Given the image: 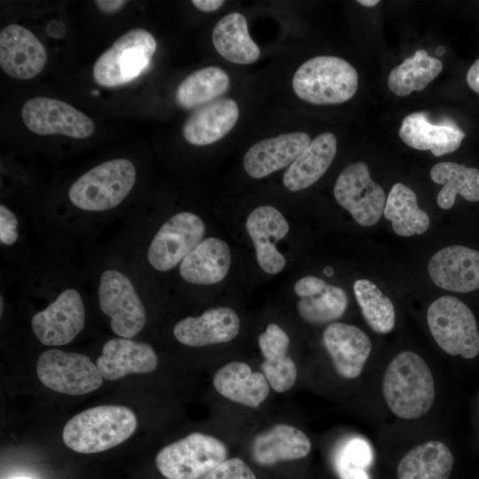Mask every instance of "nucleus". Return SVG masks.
<instances>
[{
	"mask_svg": "<svg viewBox=\"0 0 479 479\" xmlns=\"http://www.w3.org/2000/svg\"><path fill=\"white\" fill-rule=\"evenodd\" d=\"M334 195L338 204L362 226L378 223L387 200L381 186L372 179L368 166L361 161L348 165L340 173Z\"/></svg>",
	"mask_w": 479,
	"mask_h": 479,
	"instance_id": "10",
	"label": "nucleus"
},
{
	"mask_svg": "<svg viewBox=\"0 0 479 479\" xmlns=\"http://www.w3.org/2000/svg\"><path fill=\"white\" fill-rule=\"evenodd\" d=\"M156 46L155 38L149 31L143 28L128 31L96 60L93 67L95 82L105 87L131 82L147 67Z\"/></svg>",
	"mask_w": 479,
	"mask_h": 479,
	"instance_id": "7",
	"label": "nucleus"
},
{
	"mask_svg": "<svg viewBox=\"0 0 479 479\" xmlns=\"http://www.w3.org/2000/svg\"><path fill=\"white\" fill-rule=\"evenodd\" d=\"M26 127L38 135H64L87 138L95 130L93 121L71 105L54 98L35 97L23 105Z\"/></svg>",
	"mask_w": 479,
	"mask_h": 479,
	"instance_id": "12",
	"label": "nucleus"
},
{
	"mask_svg": "<svg viewBox=\"0 0 479 479\" xmlns=\"http://www.w3.org/2000/svg\"><path fill=\"white\" fill-rule=\"evenodd\" d=\"M292 86L295 95L310 104H342L356 94L358 75L347 60L320 55L306 60L297 68Z\"/></svg>",
	"mask_w": 479,
	"mask_h": 479,
	"instance_id": "3",
	"label": "nucleus"
},
{
	"mask_svg": "<svg viewBox=\"0 0 479 479\" xmlns=\"http://www.w3.org/2000/svg\"><path fill=\"white\" fill-rule=\"evenodd\" d=\"M240 318L228 307L206 310L199 317H186L178 321L173 329L176 339L190 347H203L228 342L240 332Z\"/></svg>",
	"mask_w": 479,
	"mask_h": 479,
	"instance_id": "19",
	"label": "nucleus"
},
{
	"mask_svg": "<svg viewBox=\"0 0 479 479\" xmlns=\"http://www.w3.org/2000/svg\"><path fill=\"white\" fill-rule=\"evenodd\" d=\"M454 464L450 449L442 442L428 441L409 451L399 461L397 479H448Z\"/></svg>",
	"mask_w": 479,
	"mask_h": 479,
	"instance_id": "28",
	"label": "nucleus"
},
{
	"mask_svg": "<svg viewBox=\"0 0 479 479\" xmlns=\"http://www.w3.org/2000/svg\"><path fill=\"white\" fill-rule=\"evenodd\" d=\"M327 285L322 279L306 276L294 284V291L301 298L310 297L324 291Z\"/></svg>",
	"mask_w": 479,
	"mask_h": 479,
	"instance_id": "40",
	"label": "nucleus"
},
{
	"mask_svg": "<svg viewBox=\"0 0 479 479\" xmlns=\"http://www.w3.org/2000/svg\"><path fill=\"white\" fill-rule=\"evenodd\" d=\"M324 272L326 276H330L334 273V270L331 267L327 266L324 269Z\"/></svg>",
	"mask_w": 479,
	"mask_h": 479,
	"instance_id": "46",
	"label": "nucleus"
},
{
	"mask_svg": "<svg viewBox=\"0 0 479 479\" xmlns=\"http://www.w3.org/2000/svg\"><path fill=\"white\" fill-rule=\"evenodd\" d=\"M205 224L192 212H179L168 219L153 238L147 250L150 265L159 271L175 268L203 240Z\"/></svg>",
	"mask_w": 479,
	"mask_h": 479,
	"instance_id": "11",
	"label": "nucleus"
},
{
	"mask_svg": "<svg viewBox=\"0 0 479 479\" xmlns=\"http://www.w3.org/2000/svg\"><path fill=\"white\" fill-rule=\"evenodd\" d=\"M136 168L128 159H114L92 168L68 190V198L85 211H105L118 206L130 192L136 181Z\"/></svg>",
	"mask_w": 479,
	"mask_h": 479,
	"instance_id": "4",
	"label": "nucleus"
},
{
	"mask_svg": "<svg viewBox=\"0 0 479 479\" xmlns=\"http://www.w3.org/2000/svg\"><path fill=\"white\" fill-rule=\"evenodd\" d=\"M398 135L408 146L420 151L429 150L436 157L456 151L466 136L452 121L431 122L426 112L406 115Z\"/></svg>",
	"mask_w": 479,
	"mask_h": 479,
	"instance_id": "20",
	"label": "nucleus"
},
{
	"mask_svg": "<svg viewBox=\"0 0 479 479\" xmlns=\"http://www.w3.org/2000/svg\"><path fill=\"white\" fill-rule=\"evenodd\" d=\"M336 153L337 138L333 133L317 136L285 171V187L297 192L315 184L330 167Z\"/></svg>",
	"mask_w": 479,
	"mask_h": 479,
	"instance_id": "23",
	"label": "nucleus"
},
{
	"mask_svg": "<svg viewBox=\"0 0 479 479\" xmlns=\"http://www.w3.org/2000/svg\"><path fill=\"white\" fill-rule=\"evenodd\" d=\"M36 373L44 386L69 396L88 394L103 382L97 365L87 356L58 349H48L39 356Z\"/></svg>",
	"mask_w": 479,
	"mask_h": 479,
	"instance_id": "8",
	"label": "nucleus"
},
{
	"mask_svg": "<svg viewBox=\"0 0 479 479\" xmlns=\"http://www.w3.org/2000/svg\"><path fill=\"white\" fill-rule=\"evenodd\" d=\"M98 294L100 310L110 318V327L115 334L130 339L144 328L145 309L125 274L114 269L104 271Z\"/></svg>",
	"mask_w": 479,
	"mask_h": 479,
	"instance_id": "9",
	"label": "nucleus"
},
{
	"mask_svg": "<svg viewBox=\"0 0 479 479\" xmlns=\"http://www.w3.org/2000/svg\"><path fill=\"white\" fill-rule=\"evenodd\" d=\"M212 42L224 59L235 64L248 65L260 57V49L249 35L245 16L237 12L225 15L216 24Z\"/></svg>",
	"mask_w": 479,
	"mask_h": 479,
	"instance_id": "27",
	"label": "nucleus"
},
{
	"mask_svg": "<svg viewBox=\"0 0 479 479\" xmlns=\"http://www.w3.org/2000/svg\"><path fill=\"white\" fill-rule=\"evenodd\" d=\"M359 4L365 7H373L377 5L380 1L379 0H358L357 1Z\"/></svg>",
	"mask_w": 479,
	"mask_h": 479,
	"instance_id": "45",
	"label": "nucleus"
},
{
	"mask_svg": "<svg viewBox=\"0 0 479 479\" xmlns=\"http://www.w3.org/2000/svg\"><path fill=\"white\" fill-rule=\"evenodd\" d=\"M431 280L438 287L457 293L479 289V252L459 245L436 252L428 265Z\"/></svg>",
	"mask_w": 479,
	"mask_h": 479,
	"instance_id": "15",
	"label": "nucleus"
},
{
	"mask_svg": "<svg viewBox=\"0 0 479 479\" xmlns=\"http://www.w3.org/2000/svg\"><path fill=\"white\" fill-rule=\"evenodd\" d=\"M232 262L228 244L216 237L203 239L182 261L181 277L188 283L212 285L227 275Z\"/></svg>",
	"mask_w": 479,
	"mask_h": 479,
	"instance_id": "24",
	"label": "nucleus"
},
{
	"mask_svg": "<svg viewBox=\"0 0 479 479\" xmlns=\"http://www.w3.org/2000/svg\"><path fill=\"white\" fill-rule=\"evenodd\" d=\"M12 479H32V478L20 476V477H15V478H12Z\"/></svg>",
	"mask_w": 479,
	"mask_h": 479,
	"instance_id": "47",
	"label": "nucleus"
},
{
	"mask_svg": "<svg viewBox=\"0 0 479 479\" xmlns=\"http://www.w3.org/2000/svg\"><path fill=\"white\" fill-rule=\"evenodd\" d=\"M373 459L370 444L364 438L346 439L334 455V467L340 479H370L367 467Z\"/></svg>",
	"mask_w": 479,
	"mask_h": 479,
	"instance_id": "35",
	"label": "nucleus"
},
{
	"mask_svg": "<svg viewBox=\"0 0 479 479\" xmlns=\"http://www.w3.org/2000/svg\"><path fill=\"white\" fill-rule=\"evenodd\" d=\"M311 141L306 132L296 131L262 139L245 153L243 166L253 178H263L289 167Z\"/></svg>",
	"mask_w": 479,
	"mask_h": 479,
	"instance_id": "17",
	"label": "nucleus"
},
{
	"mask_svg": "<svg viewBox=\"0 0 479 479\" xmlns=\"http://www.w3.org/2000/svg\"><path fill=\"white\" fill-rule=\"evenodd\" d=\"M383 215L392 223L394 232L399 236L422 234L430 224L428 215L418 206L415 192L402 183H396L392 186Z\"/></svg>",
	"mask_w": 479,
	"mask_h": 479,
	"instance_id": "29",
	"label": "nucleus"
},
{
	"mask_svg": "<svg viewBox=\"0 0 479 479\" xmlns=\"http://www.w3.org/2000/svg\"><path fill=\"white\" fill-rule=\"evenodd\" d=\"M227 456V448L219 439L194 432L162 448L155 463L167 479H200Z\"/></svg>",
	"mask_w": 479,
	"mask_h": 479,
	"instance_id": "6",
	"label": "nucleus"
},
{
	"mask_svg": "<svg viewBox=\"0 0 479 479\" xmlns=\"http://www.w3.org/2000/svg\"><path fill=\"white\" fill-rule=\"evenodd\" d=\"M213 384L223 397L249 407H258L270 391L264 374L252 372L242 362H231L221 367L214 376Z\"/></svg>",
	"mask_w": 479,
	"mask_h": 479,
	"instance_id": "25",
	"label": "nucleus"
},
{
	"mask_svg": "<svg viewBox=\"0 0 479 479\" xmlns=\"http://www.w3.org/2000/svg\"><path fill=\"white\" fill-rule=\"evenodd\" d=\"M200 479H256L251 468L240 459H226Z\"/></svg>",
	"mask_w": 479,
	"mask_h": 479,
	"instance_id": "38",
	"label": "nucleus"
},
{
	"mask_svg": "<svg viewBox=\"0 0 479 479\" xmlns=\"http://www.w3.org/2000/svg\"><path fill=\"white\" fill-rule=\"evenodd\" d=\"M311 449L309 437L295 427L279 424L258 435L252 444L256 463L270 466L304 458Z\"/></svg>",
	"mask_w": 479,
	"mask_h": 479,
	"instance_id": "26",
	"label": "nucleus"
},
{
	"mask_svg": "<svg viewBox=\"0 0 479 479\" xmlns=\"http://www.w3.org/2000/svg\"><path fill=\"white\" fill-rule=\"evenodd\" d=\"M348 306L345 291L336 286L327 285L321 293L301 298L297 310L302 319L310 324H325L339 319Z\"/></svg>",
	"mask_w": 479,
	"mask_h": 479,
	"instance_id": "34",
	"label": "nucleus"
},
{
	"mask_svg": "<svg viewBox=\"0 0 479 479\" xmlns=\"http://www.w3.org/2000/svg\"><path fill=\"white\" fill-rule=\"evenodd\" d=\"M431 179L443 185L436 201L443 209L451 208L457 194L468 201H479V169L452 161L438 162L431 168Z\"/></svg>",
	"mask_w": 479,
	"mask_h": 479,
	"instance_id": "30",
	"label": "nucleus"
},
{
	"mask_svg": "<svg viewBox=\"0 0 479 479\" xmlns=\"http://www.w3.org/2000/svg\"><path fill=\"white\" fill-rule=\"evenodd\" d=\"M137 416L124 405L106 404L84 410L65 425L62 439L71 450L97 453L119 445L136 430Z\"/></svg>",
	"mask_w": 479,
	"mask_h": 479,
	"instance_id": "2",
	"label": "nucleus"
},
{
	"mask_svg": "<svg viewBox=\"0 0 479 479\" xmlns=\"http://www.w3.org/2000/svg\"><path fill=\"white\" fill-rule=\"evenodd\" d=\"M193 5L201 12H210L219 9L224 4L223 0H193Z\"/></svg>",
	"mask_w": 479,
	"mask_h": 479,
	"instance_id": "43",
	"label": "nucleus"
},
{
	"mask_svg": "<svg viewBox=\"0 0 479 479\" xmlns=\"http://www.w3.org/2000/svg\"><path fill=\"white\" fill-rule=\"evenodd\" d=\"M323 342L340 376L351 380L361 374L372 349L365 332L352 325L334 322L325 329Z\"/></svg>",
	"mask_w": 479,
	"mask_h": 479,
	"instance_id": "18",
	"label": "nucleus"
},
{
	"mask_svg": "<svg viewBox=\"0 0 479 479\" xmlns=\"http://www.w3.org/2000/svg\"><path fill=\"white\" fill-rule=\"evenodd\" d=\"M427 321L438 346L446 353L475 357L479 353V332L475 318L462 301L444 295L428 307Z\"/></svg>",
	"mask_w": 479,
	"mask_h": 479,
	"instance_id": "5",
	"label": "nucleus"
},
{
	"mask_svg": "<svg viewBox=\"0 0 479 479\" xmlns=\"http://www.w3.org/2000/svg\"><path fill=\"white\" fill-rule=\"evenodd\" d=\"M18 219L4 204L0 205V240L5 246L13 245L18 239Z\"/></svg>",
	"mask_w": 479,
	"mask_h": 479,
	"instance_id": "39",
	"label": "nucleus"
},
{
	"mask_svg": "<svg viewBox=\"0 0 479 479\" xmlns=\"http://www.w3.org/2000/svg\"><path fill=\"white\" fill-rule=\"evenodd\" d=\"M230 84L228 74L219 67H206L187 75L178 85L176 100L184 108H194L216 100Z\"/></svg>",
	"mask_w": 479,
	"mask_h": 479,
	"instance_id": "32",
	"label": "nucleus"
},
{
	"mask_svg": "<svg viewBox=\"0 0 479 479\" xmlns=\"http://www.w3.org/2000/svg\"><path fill=\"white\" fill-rule=\"evenodd\" d=\"M85 308L80 293L75 288L62 291L44 310L31 318L37 340L47 346L71 342L83 329Z\"/></svg>",
	"mask_w": 479,
	"mask_h": 479,
	"instance_id": "13",
	"label": "nucleus"
},
{
	"mask_svg": "<svg viewBox=\"0 0 479 479\" xmlns=\"http://www.w3.org/2000/svg\"><path fill=\"white\" fill-rule=\"evenodd\" d=\"M127 3L123 0H98L95 2L98 8L107 14L119 12Z\"/></svg>",
	"mask_w": 479,
	"mask_h": 479,
	"instance_id": "41",
	"label": "nucleus"
},
{
	"mask_svg": "<svg viewBox=\"0 0 479 479\" xmlns=\"http://www.w3.org/2000/svg\"><path fill=\"white\" fill-rule=\"evenodd\" d=\"M246 229L255 245L260 268L269 274L283 271L286 258L277 249L276 242L289 232L285 216L272 206H260L248 215Z\"/></svg>",
	"mask_w": 479,
	"mask_h": 479,
	"instance_id": "16",
	"label": "nucleus"
},
{
	"mask_svg": "<svg viewBox=\"0 0 479 479\" xmlns=\"http://www.w3.org/2000/svg\"><path fill=\"white\" fill-rule=\"evenodd\" d=\"M96 365L104 379L115 381L130 373L154 371L158 357L150 344L120 337L104 344Z\"/></svg>",
	"mask_w": 479,
	"mask_h": 479,
	"instance_id": "21",
	"label": "nucleus"
},
{
	"mask_svg": "<svg viewBox=\"0 0 479 479\" xmlns=\"http://www.w3.org/2000/svg\"><path fill=\"white\" fill-rule=\"evenodd\" d=\"M443 70V63L425 50L395 67L388 76V88L399 97L424 90Z\"/></svg>",
	"mask_w": 479,
	"mask_h": 479,
	"instance_id": "31",
	"label": "nucleus"
},
{
	"mask_svg": "<svg viewBox=\"0 0 479 479\" xmlns=\"http://www.w3.org/2000/svg\"><path fill=\"white\" fill-rule=\"evenodd\" d=\"M258 344L265 359H274L287 355L289 337L277 324H270L259 336Z\"/></svg>",
	"mask_w": 479,
	"mask_h": 479,
	"instance_id": "37",
	"label": "nucleus"
},
{
	"mask_svg": "<svg viewBox=\"0 0 479 479\" xmlns=\"http://www.w3.org/2000/svg\"><path fill=\"white\" fill-rule=\"evenodd\" d=\"M240 116L238 104L232 98H219L202 106L183 127L185 140L194 145H208L226 136Z\"/></svg>",
	"mask_w": 479,
	"mask_h": 479,
	"instance_id": "22",
	"label": "nucleus"
},
{
	"mask_svg": "<svg viewBox=\"0 0 479 479\" xmlns=\"http://www.w3.org/2000/svg\"><path fill=\"white\" fill-rule=\"evenodd\" d=\"M382 393L389 408L401 419L426 414L434 403L435 385L425 360L412 351L397 354L384 373Z\"/></svg>",
	"mask_w": 479,
	"mask_h": 479,
	"instance_id": "1",
	"label": "nucleus"
},
{
	"mask_svg": "<svg viewBox=\"0 0 479 479\" xmlns=\"http://www.w3.org/2000/svg\"><path fill=\"white\" fill-rule=\"evenodd\" d=\"M47 52L40 40L26 27L11 24L0 32V66L10 76L28 80L45 67Z\"/></svg>",
	"mask_w": 479,
	"mask_h": 479,
	"instance_id": "14",
	"label": "nucleus"
},
{
	"mask_svg": "<svg viewBox=\"0 0 479 479\" xmlns=\"http://www.w3.org/2000/svg\"><path fill=\"white\" fill-rule=\"evenodd\" d=\"M467 82L475 92L479 94V59H475L468 68Z\"/></svg>",
	"mask_w": 479,
	"mask_h": 479,
	"instance_id": "42",
	"label": "nucleus"
},
{
	"mask_svg": "<svg viewBox=\"0 0 479 479\" xmlns=\"http://www.w3.org/2000/svg\"><path fill=\"white\" fill-rule=\"evenodd\" d=\"M353 290L368 326L376 333H389L396 321L395 308L390 299L368 279L357 280Z\"/></svg>",
	"mask_w": 479,
	"mask_h": 479,
	"instance_id": "33",
	"label": "nucleus"
},
{
	"mask_svg": "<svg viewBox=\"0 0 479 479\" xmlns=\"http://www.w3.org/2000/svg\"><path fill=\"white\" fill-rule=\"evenodd\" d=\"M46 32L51 37L60 38L65 34V26L59 20H52L48 24Z\"/></svg>",
	"mask_w": 479,
	"mask_h": 479,
	"instance_id": "44",
	"label": "nucleus"
},
{
	"mask_svg": "<svg viewBox=\"0 0 479 479\" xmlns=\"http://www.w3.org/2000/svg\"><path fill=\"white\" fill-rule=\"evenodd\" d=\"M261 368L269 385L277 392L287 391L295 383L297 368L287 355L274 359H265Z\"/></svg>",
	"mask_w": 479,
	"mask_h": 479,
	"instance_id": "36",
	"label": "nucleus"
}]
</instances>
